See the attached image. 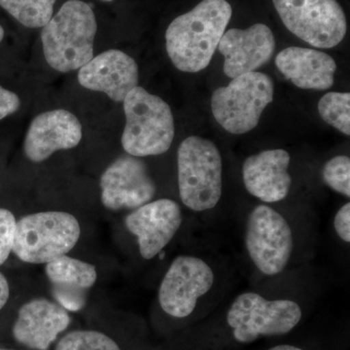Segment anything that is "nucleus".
Here are the masks:
<instances>
[{
  "mask_svg": "<svg viewBox=\"0 0 350 350\" xmlns=\"http://www.w3.org/2000/svg\"><path fill=\"white\" fill-rule=\"evenodd\" d=\"M232 14L227 0H202L175 18L165 31V48L175 68L190 73L207 68Z\"/></svg>",
  "mask_w": 350,
  "mask_h": 350,
  "instance_id": "nucleus-1",
  "label": "nucleus"
},
{
  "mask_svg": "<svg viewBox=\"0 0 350 350\" xmlns=\"http://www.w3.org/2000/svg\"><path fill=\"white\" fill-rule=\"evenodd\" d=\"M96 31V15L89 4L64 2L41 31L46 62L59 72L78 70L94 57Z\"/></svg>",
  "mask_w": 350,
  "mask_h": 350,
  "instance_id": "nucleus-2",
  "label": "nucleus"
},
{
  "mask_svg": "<svg viewBox=\"0 0 350 350\" xmlns=\"http://www.w3.org/2000/svg\"><path fill=\"white\" fill-rule=\"evenodd\" d=\"M123 105L126 125L121 142L124 150L137 158L162 155L169 150L175 135L170 105L139 86L126 94Z\"/></svg>",
  "mask_w": 350,
  "mask_h": 350,
  "instance_id": "nucleus-3",
  "label": "nucleus"
},
{
  "mask_svg": "<svg viewBox=\"0 0 350 350\" xmlns=\"http://www.w3.org/2000/svg\"><path fill=\"white\" fill-rule=\"evenodd\" d=\"M222 158L211 140L189 137L177 152L179 195L184 206L197 213L217 206L222 196Z\"/></svg>",
  "mask_w": 350,
  "mask_h": 350,
  "instance_id": "nucleus-4",
  "label": "nucleus"
},
{
  "mask_svg": "<svg viewBox=\"0 0 350 350\" xmlns=\"http://www.w3.org/2000/svg\"><path fill=\"white\" fill-rule=\"evenodd\" d=\"M81 228L71 214L44 211L29 214L16 223L13 252L31 264H47L64 256L79 241Z\"/></svg>",
  "mask_w": 350,
  "mask_h": 350,
  "instance_id": "nucleus-5",
  "label": "nucleus"
},
{
  "mask_svg": "<svg viewBox=\"0 0 350 350\" xmlns=\"http://www.w3.org/2000/svg\"><path fill=\"white\" fill-rule=\"evenodd\" d=\"M275 85L262 72L232 78L211 96V110L219 125L232 135H243L256 128L262 113L273 100Z\"/></svg>",
  "mask_w": 350,
  "mask_h": 350,
  "instance_id": "nucleus-6",
  "label": "nucleus"
},
{
  "mask_svg": "<svg viewBox=\"0 0 350 350\" xmlns=\"http://www.w3.org/2000/svg\"><path fill=\"white\" fill-rule=\"evenodd\" d=\"M301 319V308L291 300H267L254 292L239 295L227 313L228 325L241 344L261 337L282 336L293 330Z\"/></svg>",
  "mask_w": 350,
  "mask_h": 350,
  "instance_id": "nucleus-7",
  "label": "nucleus"
},
{
  "mask_svg": "<svg viewBox=\"0 0 350 350\" xmlns=\"http://www.w3.org/2000/svg\"><path fill=\"white\" fill-rule=\"evenodd\" d=\"M283 24L297 38L322 49L336 47L347 31L337 0H273Z\"/></svg>",
  "mask_w": 350,
  "mask_h": 350,
  "instance_id": "nucleus-8",
  "label": "nucleus"
},
{
  "mask_svg": "<svg viewBox=\"0 0 350 350\" xmlns=\"http://www.w3.org/2000/svg\"><path fill=\"white\" fill-rule=\"evenodd\" d=\"M245 246L251 261L264 275H280L294 248L293 234L286 219L273 207L260 204L248 215Z\"/></svg>",
  "mask_w": 350,
  "mask_h": 350,
  "instance_id": "nucleus-9",
  "label": "nucleus"
},
{
  "mask_svg": "<svg viewBox=\"0 0 350 350\" xmlns=\"http://www.w3.org/2000/svg\"><path fill=\"white\" fill-rule=\"evenodd\" d=\"M214 278L213 269L200 258H175L159 288L161 308L170 317L185 319L194 312L198 301L211 291Z\"/></svg>",
  "mask_w": 350,
  "mask_h": 350,
  "instance_id": "nucleus-10",
  "label": "nucleus"
},
{
  "mask_svg": "<svg viewBox=\"0 0 350 350\" xmlns=\"http://www.w3.org/2000/svg\"><path fill=\"white\" fill-rule=\"evenodd\" d=\"M101 202L112 211L135 209L151 202L156 185L146 165L137 157L126 155L110 163L100 178Z\"/></svg>",
  "mask_w": 350,
  "mask_h": 350,
  "instance_id": "nucleus-11",
  "label": "nucleus"
},
{
  "mask_svg": "<svg viewBox=\"0 0 350 350\" xmlns=\"http://www.w3.org/2000/svg\"><path fill=\"white\" fill-rule=\"evenodd\" d=\"M125 223L137 238L140 255L151 260L162 252L181 227V208L169 199L149 202L129 214Z\"/></svg>",
  "mask_w": 350,
  "mask_h": 350,
  "instance_id": "nucleus-12",
  "label": "nucleus"
},
{
  "mask_svg": "<svg viewBox=\"0 0 350 350\" xmlns=\"http://www.w3.org/2000/svg\"><path fill=\"white\" fill-rule=\"evenodd\" d=\"M218 49L225 57V75L236 78L268 63L275 53V38L268 25L255 24L246 29L226 31Z\"/></svg>",
  "mask_w": 350,
  "mask_h": 350,
  "instance_id": "nucleus-13",
  "label": "nucleus"
},
{
  "mask_svg": "<svg viewBox=\"0 0 350 350\" xmlns=\"http://www.w3.org/2000/svg\"><path fill=\"white\" fill-rule=\"evenodd\" d=\"M82 139V125L72 113L54 109L32 120L24 142L25 155L41 163L55 152L75 148Z\"/></svg>",
  "mask_w": 350,
  "mask_h": 350,
  "instance_id": "nucleus-14",
  "label": "nucleus"
},
{
  "mask_svg": "<svg viewBox=\"0 0 350 350\" xmlns=\"http://www.w3.org/2000/svg\"><path fill=\"white\" fill-rule=\"evenodd\" d=\"M78 82L85 89L107 94L115 103H123L138 85L137 62L123 51L108 50L78 69Z\"/></svg>",
  "mask_w": 350,
  "mask_h": 350,
  "instance_id": "nucleus-15",
  "label": "nucleus"
},
{
  "mask_svg": "<svg viewBox=\"0 0 350 350\" xmlns=\"http://www.w3.org/2000/svg\"><path fill=\"white\" fill-rule=\"evenodd\" d=\"M69 324L70 317L63 306L47 299H34L20 308L13 336L29 349L47 350Z\"/></svg>",
  "mask_w": 350,
  "mask_h": 350,
  "instance_id": "nucleus-16",
  "label": "nucleus"
},
{
  "mask_svg": "<svg viewBox=\"0 0 350 350\" xmlns=\"http://www.w3.org/2000/svg\"><path fill=\"white\" fill-rule=\"evenodd\" d=\"M290 162L289 153L283 149L262 151L248 157L243 167L246 190L269 204L284 200L292 185V178L288 172Z\"/></svg>",
  "mask_w": 350,
  "mask_h": 350,
  "instance_id": "nucleus-17",
  "label": "nucleus"
},
{
  "mask_svg": "<svg viewBox=\"0 0 350 350\" xmlns=\"http://www.w3.org/2000/svg\"><path fill=\"white\" fill-rule=\"evenodd\" d=\"M275 66L295 86L304 90L324 91L334 84L337 70L335 59L310 48L288 47L276 56Z\"/></svg>",
  "mask_w": 350,
  "mask_h": 350,
  "instance_id": "nucleus-18",
  "label": "nucleus"
},
{
  "mask_svg": "<svg viewBox=\"0 0 350 350\" xmlns=\"http://www.w3.org/2000/svg\"><path fill=\"white\" fill-rule=\"evenodd\" d=\"M45 273L55 299L68 312H79L84 308L88 291L98 278L93 265L66 255L47 262Z\"/></svg>",
  "mask_w": 350,
  "mask_h": 350,
  "instance_id": "nucleus-19",
  "label": "nucleus"
},
{
  "mask_svg": "<svg viewBox=\"0 0 350 350\" xmlns=\"http://www.w3.org/2000/svg\"><path fill=\"white\" fill-rule=\"evenodd\" d=\"M57 0H0V7L29 29H42L54 16Z\"/></svg>",
  "mask_w": 350,
  "mask_h": 350,
  "instance_id": "nucleus-20",
  "label": "nucleus"
},
{
  "mask_svg": "<svg viewBox=\"0 0 350 350\" xmlns=\"http://www.w3.org/2000/svg\"><path fill=\"white\" fill-rule=\"evenodd\" d=\"M321 118L344 135H350V94L331 92L324 94L319 103Z\"/></svg>",
  "mask_w": 350,
  "mask_h": 350,
  "instance_id": "nucleus-21",
  "label": "nucleus"
},
{
  "mask_svg": "<svg viewBox=\"0 0 350 350\" xmlns=\"http://www.w3.org/2000/svg\"><path fill=\"white\" fill-rule=\"evenodd\" d=\"M56 350H121L119 345L100 332L78 330L68 333L57 342Z\"/></svg>",
  "mask_w": 350,
  "mask_h": 350,
  "instance_id": "nucleus-22",
  "label": "nucleus"
},
{
  "mask_svg": "<svg viewBox=\"0 0 350 350\" xmlns=\"http://www.w3.org/2000/svg\"><path fill=\"white\" fill-rule=\"evenodd\" d=\"M324 183L338 194L350 197V159L345 155L334 157L322 169Z\"/></svg>",
  "mask_w": 350,
  "mask_h": 350,
  "instance_id": "nucleus-23",
  "label": "nucleus"
},
{
  "mask_svg": "<svg viewBox=\"0 0 350 350\" xmlns=\"http://www.w3.org/2000/svg\"><path fill=\"white\" fill-rule=\"evenodd\" d=\"M16 223L15 216L11 211L0 208V266L12 252Z\"/></svg>",
  "mask_w": 350,
  "mask_h": 350,
  "instance_id": "nucleus-24",
  "label": "nucleus"
},
{
  "mask_svg": "<svg viewBox=\"0 0 350 350\" xmlns=\"http://www.w3.org/2000/svg\"><path fill=\"white\" fill-rule=\"evenodd\" d=\"M20 107L19 96L0 85V121L17 112Z\"/></svg>",
  "mask_w": 350,
  "mask_h": 350,
  "instance_id": "nucleus-25",
  "label": "nucleus"
},
{
  "mask_svg": "<svg viewBox=\"0 0 350 350\" xmlns=\"http://www.w3.org/2000/svg\"><path fill=\"white\" fill-rule=\"evenodd\" d=\"M334 227L340 239L345 243H350V204H344L334 219Z\"/></svg>",
  "mask_w": 350,
  "mask_h": 350,
  "instance_id": "nucleus-26",
  "label": "nucleus"
},
{
  "mask_svg": "<svg viewBox=\"0 0 350 350\" xmlns=\"http://www.w3.org/2000/svg\"><path fill=\"white\" fill-rule=\"evenodd\" d=\"M10 295V288L5 276L0 273V310L6 305Z\"/></svg>",
  "mask_w": 350,
  "mask_h": 350,
  "instance_id": "nucleus-27",
  "label": "nucleus"
},
{
  "mask_svg": "<svg viewBox=\"0 0 350 350\" xmlns=\"http://www.w3.org/2000/svg\"><path fill=\"white\" fill-rule=\"evenodd\" d=\"M268 350H303V349H299V347H294V345H276V347H271V349H269Z\"/></svg>",
  "mask_w": 350,
  "mask_h": 350,
  "instance_id": "nucleus-28",
  "label": "nucleus"
},
{
  "mask_svg": "<svg viewBox=\"0 0 350 350\" xmlns=\"http://www.w3.org/2000/svg\"><path fill=\"white\" fill-rule=\"evenodd\" d=\"M4 36H5V31H4V29L2 27V25H0V43L3 40Z\"/></svg>",
  "mask_w": 350,
  "mask_h": 350,
  "instance_id": "nucleus-29",
  "label": "nucleus"
},
{
  "mask_svg": "<svg viewBox=\"0 0 350 350\" xmlns=\"http://www.w3.org/2000/svg\"><path fill=\"white\" fill-rule=\"evenodd\" d=\"M103 1H108V2H109V1H113V0H103Z\"/></svg>",
  "mask_w": 350,
  "mask_h": 350,
  "instance_id": "nucleus-30",
  "label": "nucleus"
},
{
  "mask_svg": "<svg viewBox=\"0 0 350 350\" xmlns=\"http://www.w3.org/2000/svg\"><path fill=\"white\" fill-rule=\"evenodd\" d=\"M0 350H5V349H0Z\"/></svg>",
  "mask_w": 350,
  "mask_h": 350,
  "instance_id": "nucleus-31",
  "label": "nucleus"
}]
</instances>
